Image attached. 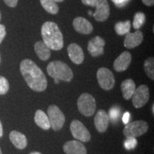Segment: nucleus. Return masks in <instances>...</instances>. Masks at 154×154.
I'll list each match as a JSON object with an SVG mask.
<instances>
[{"label":"nucleus","mask_w":154,"mask_h":154,"mask_svg":"<svg viewBox=\"0 0 154 154\" xmlns=\"http://www.w3.org/2000/svg\"><path fill=\"white\" fill-rule=\"evenodd\" d=\"M20 72L30 88L37 92L45 91L47 87V78L33 61L24 59L20 63Z\"/></svg>","instance_id":"nucleus-1"},{"label":"nucleus","mask_w":154,"mask_h":154,"mask_svg":"<svg viewBox=\"0 0 154 154\" xmlns=\"http://www.w3.org/2000/svg\"><path fill=\"white\" fill-rule=\"evenodd\" d=\"M44 43L51 50L59 51L63 47V37L58 25L53 22H46L42 26Z\"/></svg>","instance_id":"nucleus-2"},{"label":"nucleus","mask_w":154,"mask_h":154,"mask_svg":"<svg viewBox=\"0 0 154 154\" xmlns=\"http://www.w3.org/2000/svg\"><path fill=\"white\" fill-rule=\"evenodd\" d=\"M47 71L48 74L53 79L59 81L70 82L74 78L72 69L66 63L61 61H54L48 64Z\"/></svg>","instance_id":"nucleus-3"},{"label":"nucleus","mask_w":154,"mask_h":154,"mask_svg":"<svg viewBox=\"0 0 154 154\" xmlns=\"http://www.w3.org/2000/svg\"><path fill=\"white\" fill-rule=\"evenodd\" d=\"M77 106L79 112L85 116H92L96 111V100L91 94L84 93L79 97Z\"/></svg>","instance_id":"nucleus-4"},{"label":"nucleus","mask_w":154,"mask_h":154,"mask_svg":"<svg viewBox=\"0 0 154 154\" xmlns=\"http://www.w3.org/2000/svg\"><path fill=\"white\" fill-rule=\"evenodd\" d=\"M149 129V124L144 121H136L127 124L123 134L126 138H136L146 134Z\"/></svg>","instance_id":"nucleus-5"},{"label":"nucleus","mask_w":154,"mask_h":154,"mask_svg":"<svg viewBox=\"0 0 154 154\" xmlns=\"http://www.w3.org/2000/svg\"><path fill=\"white\" fill-rule=\"evenodd\" d=\"M47 113L52 129L55 131L61 129L65 123V116L60 109L56 105H51L48 108Z\"/></svg>","instance_id":"nucleus-6"},{"label":"nucleus","mask_w":154,"mask_h":154,"mask_svg":"<svg viewBox=\"0 0 154 154\" xmlns=\"http://www.w3.org/2000/svg\"><path fill=\"white\" fill-rule=\"evenodd\" d=\"M96 76L99 86L103 89L109 91L113 88L115 85V78L110 69L101 67L98 70Z\"/></svg>","instance_id":"nucleus-7"},{"label":"nucleus","mask_w":154,"mask_h":154,"mask_svg":"<svg viewBox=\"0 0 154 154\" xmlns=\"http://www.w3.org/2000/svg\"><path fill=\"white\" fill-rule=\"evenodd\" d=\"M70 130L73 137L82 142H88L91 139V135L86 126L79 120L72 121Z\"/></svg>","instance_id":"nucleus-8"},{"label":"nucleus","mask_w":154,"mask_h":154,"mask_svg":"<svg viewBox=\"0 0 154 154\" xmlns=\"http://www.w3.org/2000/svg\"><path fill=\"white\" fill-rule=\"evenodd\" d=\"M133 106L136 109L143 107L149 101L150 98L149 88L146 85H140L135 90L132 96Z\"/></svg>","instance_id":"nucleus-9"},{"label":"nucleus","mask_w":154,"mask_h":154,"mask_svg":"<svg viewBox=\"0 0 154 154\" xmlns=\"http://www.w3.org/2000/svg\"><path fill=\"white\" fill-rule=\"evenodd\" d=\"M95 7L96 11L93 14L95 20L99 22L107 20L110 15V7L107 0H99Z\"/></svg>","instance_id":"nucleus-10"},{"label":"nucleus","mask_w":154,"mask_h":154,"mask_svg":"<svg viewBox=\"0 0 154 154\" xmlns=\"http://www.w3.org/2000/svg\"><path fill=\"white\" fill-rule=\"evenodd\" d=\"M105 44V40L103 38L96 36L88 42L87 47L88 52L94 57H99L104 53L103 47Z\"/></svg>","instance_id":"nucleus-11"},{"label":"nucleus","mask_w":154,"mask_h":154,"mask_svg":"<svg viewBox=\"0 0 154 154\" xmlns=\"http://www.w3.org/2000/svg\"><path fill=\"white\" fill-rule=\"evenodd\" d=\"M131 59L132 57L131 53L128 51H124L113 62V69L118 72H124L129 66Z\"/></svg>","instance_id":"nucleus-12"},{"label":"nucleus","mask_w":154,"mask_h":154,"mask_svg":"<svg viewBox=\"0 0 154 154\" xmlns=\"http://www.w3.org/2000/svg\"><path fill=\"white\" fill-rule=\"evenodd\" d=\"M143 41V32L140 30L136 31L133 33H128L124 38V47L131 49L139 46Z\"/></svg>","instance_id":"nucleus-13"},{"label":"nucleus","mask_w":154,"mask_h":154,"mask_svg":"<svg viewBox=\"0 0 154 154\" xmlns=\"http://www.w3.org/2000/svg\"><path fill=\"white\" fill-rule=\"evenodd\" d=\"M67 51L69 59L75 64H81L84 61V54L79 45L75 43L69 44Z\"/></svg>","instance_id":"nucleus-14"},{"label":"nucleus","mask_w":154,"mask_h":154,"mask_svg":"<svg viewBox=\"0 0 154 154\" xmlns=\"http://www.w3.org/2000/svg\"><path fill=\"white\" fill-rule=\"evenodd\" d=\"M74 29L82 34H89L93 32V26L87 19L82 17H78L73 21Z\"/></svg>","instance_id":"nucleus-15"},{"label":"nucleus","mask_w":154,"mask_h":154,"mask_svg":"<svg viewBox=\"0 0 154 154\" xmlns=\"http://www.w3.org/2000/svg\"><path fill=\"white\" fill-rule=\"evenodd\" d=\"M66 154H87L85 146L78 140H69L65 143L63 147Z\"/></svg>","instance_id":"nucleus-16"},{"label":"nucleus","mask_w":154,"mask_h":154,"mask_svg":"<svg viewBox=\"0 0 154 154\" xmlns=\"http://www.w3.org/2000/svg\"><path fill=\"white\" fill-rule=\"evenodd\" d=\"M94 124L96 130L100 133L105 132L107 130L109 124V119L104 110L100 109L97 111L94 117Z\"/></svg>","instance_id":"nucleus-17"},{"label":"nucleus","mask_w":154,"mask_h":154,"mask_svg":"<svg viewBox=\"0 0 154 154\" xmlns=\"http://www.w3.org/2000/svg\"><path fill=\"white\" fill-rule=\"evenodd\" d=\"M9 139L15 147L19 149H24L27 146V139L26 136L17 131H12L10 133Z\"/></svg>","instance_id":"nucleus-18"},{"label":"nucleus","mask_w":154,"mask_h":154,"mask_svg":"<svg viewBox=\"0 0 154 154\" xmlns=\"http://www.w3.org/2000/svg\"><path fill=\"white\" fill-rule=\"evenodd\" d=\"M121 88L124 99L129 100L136 90V84L131 79H128L121 83Z\"/></svg>","instance_id":"nucleus-19"},{"label":"nucleus","mask_w":154,"mask_h":154,"mask_svg":"<svg viewBox=\"0 0 154 154\" xmlns=\"http://www.w3.org/2000/svg\"><path fill=\"white\" fill-rule=\"evenodd\" d=\"M34 51L38 57L42 61L48 60L51 56V49L43 41H38L34 44Z\"/></svg>","instance_id":"nucleus-20"},{"label":"nucleus","mask_w":154,"mask_h":154,"mask_svg":"<svg viewBox=\"0 0 154 154\" xmlns=\"http://www.w3.org/2000/svg\"><path fill=\"white\" fill-rule=\"evenodd\" d=\"M34 121L38 127L44 130H49L51 128L47 115L42 110H37L34 115Z\"/></svg>","instance_id":"nucleus-21"},{"label":"nucleus","mask_w":154,"mask_h":154,"mask_svg":"<svg viewBox=\"0 0 154 154\" xmlns=\"http://www.w3.org/2000/svg\"><path fill=\"white\" fill-rule=\"evenodd\" d=\"M42 7L51 14H57L59 12V6L54 0H40Z\"/></svg>","instance_id":"nucleus-22"},{"label":"nucleus","mask_w":154,"mask_h":154,"mask_svg":"<svg viewBox=\"0 0 154 154\" xmlns=\"http://www.w3.org/2000/svg\"><path fill=\"white\" fill-rule=\"evenodd\" d=\"M131 30V22L129 20L125 22H119L115 24V31L117 34L123 36L129 33Z\"/></svg>","instance_id":"nucleus-23"},{"label":"nucleus","mask_w":154,"mask_h":154,"mask_svg":"<svg viewBox=\"0 0 154 154\" xmlns=\"http://www.w3.org/2000/svg\"><path fill=\"white\" fill-rule=\"evenodd\" d=\"M144 71L146 75L151 79H154V58L149 57L144 62Z\"/></svg>","instance_id":"nucleus-24"},{"label":"nucleus","mask_w":154,"mask_h":154,"mask_svg":"<svg viewBox=\"0 0 154 154\" xmlns=\"http://www.w3.org/2000/svg\"><path fill=\"white\" fill-rule=\"evenodd\" d=\"M146 20V15L143 12H136L134 15V22H133V26L134 29L138 30L143 25L145 24Z\"/></svg>","instance_id":"nucleus-25"},{"label":"nucleus","mask_w":154,"mask_h":154,"mask_svg":"<svg viewBox=\"0 0 154 154\" xmlns=\"http://www.w3.org/2000/svg\"><path fill=\"white\" fill-rule=\"evenodd\" d=\"M9 89L8 81L5 77L0 76V95H5Z\"/></svg>","instance_id":"nucleus-26"},{"label":"nucleus","mask_w":154,"mask_h":154,"mask_svg":"<svg viewBox=\"0 0 154 154\" xmlns=\"http://www.w3.org/2000/svg\"><path fill=\"white\" fill-rule=\"evenodd\" d=\"M119 116H120V109L117 106L111 108L109 111V114H108L109 120H111L113 123H115L116 121H118Z\"/></svg>","instance_id":"nucleus-27"},{"label":"nucleus","mask_w":154,"mask_h":154,"mask_svg":"<svg viewBox=\"0 0 154 154\" xmlns=\"http://www.w3.org/2000/svg\"><path fill=\"white\" fill-rule=\"evenodd\" d=\"M137 143L138 141L136 138H127V139L124 141V146L127 150H131L135 149Z\"/></svg>","instance_id":"nucleus-28"},{"label":"nucleus","mask_w":154,"mask_h":154,"mask_svg":"<svg viewBox=\"0 0 154 154\" xmlns=\"http://www.w3.org/2000/svg\"><path fill=\"white\" fill-rule=\"evenodd\" d=\"M115 4V5L117 7H125L130 0H111Z\"/></svg>","instance_id":"nucleus-29"},{"label":"nucleus","mask_w":154,"mask_h":154,"mask_svg":"<svg viewBox=\"0 0 154 154\" xmlns=\"http://www.w3.org/2000/svg\"><path fill=\"white\" fill-rule=\"evenodd\" d=\"M6 34H7V32H6V28L5 25L0 24V44L2 42Z\"/></svg>","instance_id":"nucleus-30"},{"label":"nucleus","mask_w":154,"mask_h":154,"mask_svg":"<svg viewBox=\"0 0 154 154\" xmlns=\"http://www.w3.org/2000/svg\"><path fill=\"white\" fill-rule=\"evenodd\" d=\"M82 3L86 6H90V7H96V4L98 3L99 0H82Z\"/></svg>","instance_id":"nucleus-31"},{"label":"nucleus","mask_w":154,"mask_h":154,"mask_svg":"<svg viewBox=\"0 0 154 154\" xmlns=\"http://www.w3.org/2000/svg\"><path fill=\"white\" fill-rule=\"evenodd\" d=\"M5 3L9 7H16L18 3V0H3Z\"/></svg>","instance_id":"nucleus-32"},{"label":"nucleus","mask_w":154,"mask_h":154,"mask_svg":"<svg viewBox=\"0 0 154 154\" xmlns=\"http://www.w3.org/2000/svg\"><path fill=\"white\" fill-rule=\"evenodd\" d=\"M122 120H123V122H124V124H125L126 125L127 124H128V122H129V120H130V113L128 112L125 113L122 117Z\"/></svg>","instance_id":"nucleus-33"},{"label":"nucleus","mask_w":154,"mask_h":154,"mask_svg":"<svg viewBox=\"0 0 154 154\" xmlns=\"http://www.w3.org/2000/svg\"><path fill=\"white\" fill-rule=\"evenodd\" d=\"M143 3L147 7H151L153 6L154 4V0H142Z\"/></svg>","instance_id":"nucleus-34"},{"label":"nucleus","mask_w":154,"mask_h":154,"mask_svg":"<svg viewBox=\"0 0 154 154\" xmlns=\"http://www.w3.org/2000/svg\"><path fill=\"white\" fill-rule=\"evenodd\" d=\"M3 136V127L1 121H0V138Z\"/></svg>","instance_id":"nucleus-35"},{"label":"nucleus","mask_w":154,"mask_h":154,"mask_svg":"<svg viewBox=\"0 0 154 154\" xmlns=\"http://www.w3.org/2000/svg\"><path fill=\"white\" fill-rule=\"evenodd\" d=\"M59 82H60V81H59V79H54V83H55V84H58L59 83Z\"/></svg>","instance_id":"nucleus-36"},{"label":"nucleus","mask_w":154,"mask_h":154,"mask_svg":"<svg viewBox=\"0 0 154 154\" xmlns=\"http://www.w3.org/2000/svg\"><path fill=\"white\" fill-rule=\"evenodd\" d=\"M29 154H42V153H39V152L34 151V152H32V153H30Z\"/></svg>","instance_id":"nucleus-37"},{"label":"nucleus","mask_w":154,"mask_h":154,"mask_svg":"<svg viewBox=\"0 0 154 154\" xmlns=\"http://www.w3.org/2000/svg\"><path fill=\"white\" fill-rule=\"evenodd\" d=\"M54 1H55L56 2H62L64 1V0H54Z\"/></svg>","instance_id":"nucleus-38"},{"label":"nucleus","mask_w":154,"mask_h":154,"mask_svg":"<svg viewBox=\"0 0 154 154\" xmlns=\"http://www.w3.org/2000/svg\"><path fill=\"white\" fill-rule=\"evenodd\" d=\"M88 14L89 15H93V13H92V11L91 10H88Z\"/></svg>","instance_id":"nucleus-39"},{"label":"nucleus","mask_w":154,"mask_h":154,"mask_svg":"<svg viewBox=\"0 0 154 154\" xmlns=\"http://www.w3.org/2000/svg\"><path fill=\"white\" fill-rule=\"evenodd\" d=\"M152 113H153V114L154 113V103L152 105Z\"/></svg>","instance_id":"nucleus-40"},{"label":"nucleus","mask_w":154,"mask_h":154,"mask_svg":"<svg viewBox=\"0 0 154 154\" xmlns=\"http://www.w3.org/2000/svg\"><path fill=\"white\" fill-rule=\"evenodd\" d=\"M0 154H2V150H1V148H0Z\"/></svg>","instance_id":"nucleus-41"},{"label":"nucleus","mask_w":154,"mask_h":154,"mask_svg":"<svg viewBox=\"0 0 154 154\" xmlns=\"http://www.w3.org/2000/svg\"><path fill=\"white\" fill-rule=\"evenodd\" d=\"M1 12H0V20H1Z\"/></svg>","instance_id":"nucleus-42"},{"label":"nucleus","mask_w":154,"mask_h":154,"mask_svg":"<svg viewBox=\"0 0 154 154\" xmlns=\"http://www.w3.org/2000/svg\"><path fill=\"white\" fill-rule=\"evenodd\" d=\"M0 61H1V58H0Z\"/></svg>","instance_id":"nucleus-43"}]
</instances>
